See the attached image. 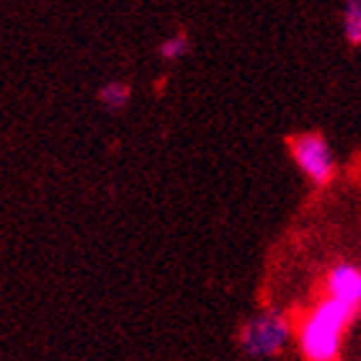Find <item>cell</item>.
Masks as SVG:
<instances>
[{
  "instance_id": "cell-3",
  "label": "cell",
  "mask_w": 361,
  "mask_h": 361,
  "mask_svg": "<svg viewBox=\"0 0 361 361\" xmlns=\"http://www.w3.org/2000/svg\"><path fill=\"white\" fill-rule=\"evenodd\" d=\"M292 152L297 166L305 171L307 178H312L315 183H325L333 176V158L331 150L320 135H300L292 142Z\"/></svg>"
},
{
  "instance_id": "cell-2",
  "label": "cell",
  "mask_w": 361,
  "mask_h": 361,
  "mask_svg": "<svg viewBox=\"0 0 361 361\" xmlns=\"http://www.w3.org/2000/svg\"><path fill=\"white\" fill-rule=\"evenodd\" d=\"M289 341V325L281 315L253 317L240 333V343L250 356H274Z\"/></svg>"
},
{
  "instance_id": "cell-6",
  "label": "cell",
  "mask_w": 361,
  "mask_h": 361,
  "mask_svg": "<svg viewBox=\"0 0 361 361\" xmlns=\"http://www.w3.org/2000/svg\"><path fill=\"white\" fill-rule=\"evenodd\" d=\"M101 101H104L109 109H124L129 101V88L124 83H109L101 90Z\"/></svg>"
},
{
  "instance_id": "cell-5",
  "label": "cell",
  "mask_w": 361,
  "mask_h": 361,
  "mask_svg": "<svg viewBox=\"0 0 361 361\" xmlns=\"http://www.w3.org/2000/svg\"><path fill=\"white\" fill-rule=\"evenodd\" d=\"M343 31H346V39L351 44H361V0H354L346 6Z\"/></svg>"
},
{
  "instance_id": "cell-7",
  "label": "cell",
  "mask_w": 361,
  "mask_h": 361,
  "mask_svg": "<svg viewBox=\"0 0 361 361\" xmlns=\"http://www.w3.org/2000/svg\"><path fill=\"white\" fill-rule=\"evenodd\" d=\"M188 49V42L183 34H173V37H168L163 44H160V57L163 60H178V57H183Z\"/></svg>"
},
{
  "instance_id": "cell-4",
  "label": "cell",
  "mask_w": 361,
  "mask_h": 361,
  "mask_svg": "<svg viewBox=\"0 0 361 361\" xmlns=\"http://www.w3.org/2000/svg\"><path fill=\"white\" fill-rule=\"evenodd\" d=\"M328 297L356 312L361 307V271L356 266H338L328 279Z\"/></svg>"
},
{
  "instance_id": "cell-1",
  "label": "cell",
  "mask_w": 361,
  "mask_h": 361,
  "mask_svg": "<svg viewBox=\"0 0 361 361\" xmlns=\"http://www.w3.org/2000/svg\"><path fill=\"white\" fill-rule=\"evenodd\" d=\"M354 315V310L341 305L336 300H328L307 317V323L302 325V351L310 361H333L338 356L341 336Z\"/></svg>"
}]
</instances>
